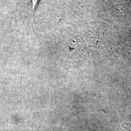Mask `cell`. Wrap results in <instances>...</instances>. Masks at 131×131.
<instances>
[{"instance_id": "obj_1", "label": "cell", "mask_w": 131, "mask_h": 131, "mask_svg": "<svg viewBox=\"0 0 131 131\" xmlns=\"http://www.w3.org/2000/svg\"><path fill=\"white\" fill-rule=\"evenodd\" d=\"M39 1V0H32V8H33V13L34 12L35 8V7H36V6L37 5Z\"/></svg>"}]
</instances>
